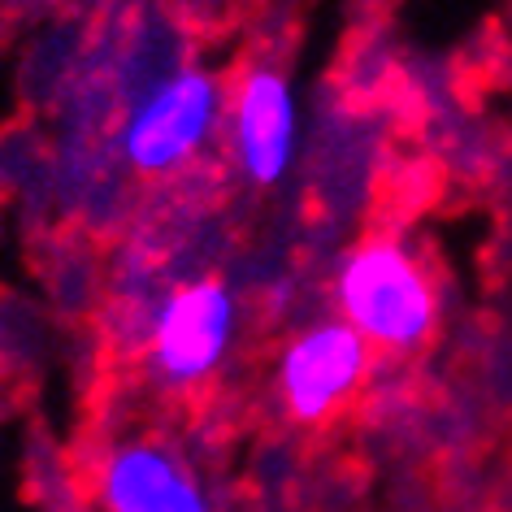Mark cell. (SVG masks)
Returning a JSON list of instances; mask_svg holds the SVG:
<instances>
[{"mask_svg":"<svg viewBox=\"0 0 512 512\" xmlns=\"http://www.w3.org/2000/svg\"><path fill=\"white\" fill-rule=\"evenodd\" d=\"M222 122V87L209 70L183 66L152 87L122 126V157L139 174H170L209 144Z\"/></svg>","mask_w":512,"mask_h":512,"instance_id":"cell-2","label":"cell"},{"mask_svg":"<svg viewBox=\"0 0 512 512\" xmlns=\"http://www.w3.org/2000/svg\"><path fill=\"white\" fill-rule=\"evenodd\" d=\"M335 300L356 335L391 352L426 343L439 322V296L426 265L395 239H369L343 256Z\"/></svg>","mask_w":512,"mask_h":512,"instance_id":"cell-1","label":"cell"},{"mask_svg":"<svg viewBox=\"0 0 512 512\" xmlns=\"http://www.w3.org/2000/svg\"><path fill=\"white\" fill-rule=\"evenodd\" d=\"M230 131H235L239 170L256 187L283 183L296 152V96L283 74L270 66H252L243 74L230 105Z\"/></svg>","mask_w":512,"mask_h":512,"instance_id":"cell-6","label":"cell"},{"mask_svg":"<svg viewBox=\"0 0 512 512\" xmlns=\"http://www.w3.org/2000/svg\"><path fill=\"white\" fill-rule=\"evenodd\" d=\"M369 369V343L343 322H317L287 343L278 361V395L296 421L335 417Z\"/></svg>","mask_w":512,"mask_h":512,"instance_id":"cell-4","label":"cell"},{"mask_svg":"<svg viewBox=\"0 0 512 512\" xmlns=\"http://www.w3.org/2000/svg\"><path fill=\"white\" fill-rule=\"evenodd\" d=\"M105 512H213L200 478L165 443H118L100 465Z\"/></svg>","mask_w":512,"mask_h":512,"instance_id":"cell-5","label":"cell"},{"mask_svg":"<svg viewBox=\"0 0 512 512\" xmlns=\"http://www.w3.org/2000/svg\"><path fill=\"white\" fill-rule=\"evenodd\" d=\"M235 296L217 283L200 278L165 296L148 330V361L165 387H196L222 365L235 339Z\"/></svg>","mask_w":512,"mask_h":512,"instance_id":"cell-3","label":"cell"}]
</instances>
